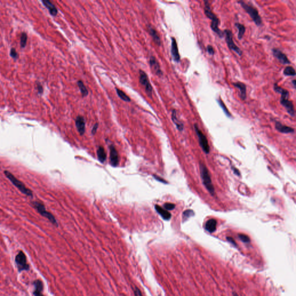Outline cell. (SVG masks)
<instances>
[{"instance_id":"cell-15","label":"cell","mask_w":296,"mask_h":296,"mask_svg":"<svg viewBox=\"0 0 296 296\" xmlns=\"http://www.w3.org/2000/svg\"><path fill=\"white\" fill-rule=\"evenodd\" d=\"M75 125L78 131L81 135L85 132V120L82 116H78L75 120Z\"/></svg>"},{"instance_id":"cell-2","label":"cell","mask_w":296,"mask_h":296,"mask_svg":"<svg viewBox=\"0 0 296 296\" xmlns=\"http://www.w3.org/2000/svg\"><path fill=\"white\" fill-rule=\"evenodd\" d=\"M205 7H204V12L205 15L207 16L209 19H210L211 21V27L212 30L216 33L220 38H222L223 37V33L220 31V30L219 28V20L215 15L214 13L212 12L211 10L210 5L209 4V2L208 1H205Z\"/></svg>"},{"instance_id":"cell-11","label":"cell","mask_w":296,"mask_h":296,"mask_svg":"<svg viewBox=\"0 0 296 296\" xmlns=\"http://www.w3.org/2000/svg\"><path fill=\"white\" fill-rule=\"evenodd\" d=\"M272 54L274 56L280 61V63L283 65H288L290 64L291 62L289 60L288 57L286 54H284L283 52H282L280 50L276 48L272 49Z\"/></svg>"},{"instance_id":"cell-39","label":"cell","mask_w":296,"mask_h":296,"mask_svg":"<svg viewBox=\"0 0 296 296\" xmlns=\"http://www.w3.org/2000/svg\"><path fill=\"white\" fill-rule=\"evenodd\" d=\"M98 127V123H96V124L94 125L93 129H92V134H96V131H97V130Z\"/></svg>"},{"instance_id":"cell-18","label":"cell","mask_w":296,"mask_h":296,"mask_svg":"<svg viewBox=\"0 0 296 296\" xmlns=\"http://www.w3.org/2000/svg\"><path fill=\"white\" fill-rule=\"evenodd\" d=\"M275 128L278 131H280V133H284V134L292 133L294 132V129L293 128L289 126L283 125L282 123H280L279 122H276Z\"/></svg>"},{"instance_id":"cell-8","label":"cell","mask_w":296,"mask_h":296,"mask_svg":"<svg viewBox=\"0 0 296 296\" xmlns=\"http://www.w3.org/2000/svg\"><path fill=\"white\" fill-rule=\"evenodd\" d=\"M224 34L225 35L226 41L227 46L231 50L235 52L239 56H241L242 54V52L237 45H235L233 38V34L230 30H225L224 31Z\"/></svg>"},{"instance_id":"cell-28","label":"cell","mask_w":296,"mask_h":296,"mask_svg":"<svg viewBox=\"0 0 296 296\" xmlns=\"http://www.w3.org/2000/svg\"><path fill=\"white\" fill-rule=\"evenodd\" d=\"M284 74L285 76H295L296 71L291 66H287L284 69Z\"/></svg>"},{"instance_id":"cell-32","label":"cell","mask_w":296,"mask_h":296,"mask_svg":"<svg viewBox=\"0 0 296 296\" xmlns=\"http://www.w3.org/2000/svg\"><path fill=\"white\" fill-rule=\"evenodd\" d=\"M238 237H239V239H241L242 242H245V243H249L250 242V238L247 237V235L241 234L238 235Z\"/></svg>"},{"instance_id":"cell-10","label":"cell","mask_w":296,"mask_h":296,"mask_svg":"<svg viewBox=\"0 0 296 296\" xmlns=\"http://www.w3.org/2000/svg\"><path fill=\"white\" fill-rule=\"evenodd\" d=\"M139 82L140 83L145 87V91L149 97H152L153 89L150 85V82L149 81L148 77L143 71L139 70Z\"/></svg>"},{"instance_id":"cell-21","label":"cell","mask_w":296,"mask_h":296,"mask_svg":"<svg viewBox=\"0 0 296 296\" xmlns=\"http://www.w3.org/2000/svg\"><path fill=\"white\" fill-rule=\"evenodd\" d=\"M42 2L45 7L48 9L49 12H50L51 15L54 16L57 15V12H58L57 8L50 1H48V0H45V1L43 0Z\"/></svg>"},{"instance_id":"cell-31","label":"cell","mask_w":296,"mask_h":296,"mask_svg":"<svg viewBox=\"0 0 296 296\" xmlns=\"http://www.w3.org/2000/svg\"><path fill=\"white\" fill-rule=\"evenodd\" d=\"M194 214H195V213L192 210H190V209L186 210V211H185L183 214V219L185 220H186L187 219L190 218L191 216H193Z\"/></svg>"},{"instance_id":"cell-30","label":"cell","mask_w":296,"mask_h":296,"mask_svg":"<svg viewBox=\"0 0 296 296\" xmlns=\"http://www.w3.org/2000/svg\"><path fill=\"white\" fill-rule=\"evenodd\" d=\"M27 34L25 33H23L21 35V47L25 48L26 45L27 44Z\"/></svg>"},{"instance_id":"cell-34","label":"cell","mask_w":296,"mask_h":296,"mask_svg":"<svg viewBox=\"0 0 296 296\" xmlns=\"http://www.w3.org/2000/svg\"><path fill=\"white\" fill-rule=\"evenodd\" d=\"M164 207L166 209V210L171 211V210H172V209H174L175 205V204H172V203H166L164 205Z\"/></svg>"},{"instance_id":"cell-9","label":"cell","mask_w":296,"mask_h":296,"mask_svg":"<svg viewBox=\"0 0 296 296\" xmlns=\"http://www.w3.org/2000/svg\"><path fill=\"white\" fill-rule=\"evenodd\" d=\"M194 126H195V132H196V134L199 137V143H200V146L202 148L203 151L205 153H207V154L209 153L210 149H209V146L208 142V140H207L205 135L203 134L201 130L199 129V128L197 125H195Z\"/></svg>"},{"instance_id":"cell-35","label":"cell","mask_w":296,"mask_h":296,"mask_svg":"<svg viewBox=\"0 0 296 296\" xmlns=\"http://www.w3.org/2000/svg\"><path fill=\"white\" fill-rule=\"evenodd\" d=\"M207 52L208 53V54H210L211 56H213V55L215 54L214 49L213 47H212L211 45H208V46H207Z\"/></svg>"},{"instance_id":"cell-17","label":"cell","mask_w":296,"mask_h":296,"mask_svg":"<svg viewBox=\"0 0 296 296\" xmlns=\"http://www.w3.org/2000/svg\"><path fill=\"white\" fill-rule=\"evenodd\" d=\"M33 285L34 286V290L33 294L35 296H44L42 294V291L44 289V285L42 282L40 280H35L33 282Z\"/></svg>"},{"instance_id":"cell-37","label":"cell","mask_w":296,"mask_h":296,"mask_svg":"<svg viewBox=\"0 0 296 296\" xmlns=\"http://www.w3.org/2000/svg\"><path fill=\"white\" fill-rule=\"evenodd\" d=\"M134 295L135 296H143L141 290L137 288H135L134 289Z\"/></svg>"},{"instance_id":"cell-3","label":"cell","mask_w":296,"mask_h":296,"mask_svg":"<svg viewBox=\"0 0 296 296\" xmlns=\"http://www.w3.org/2000/svg\"><path fill=\"white\" fill-rule=\"evenodd\" d=\"M4 173L5 175L7 176V178L9 180L12 182L13 185L15 186L17 188L21 191L23 194L26 195L27 196H30L31 197H33V191L26 186L23 183L21 182V181L19 180L18 179L16 178V177H15L11 172L6 170L4 171Z\"/></svg>"},{"instance_id":"cell-38","label":"cell","mask_w":296,"mask_h":296,"mask_svg":"<svg viewBox=\"0 0 296 296\" xmlns=\"http://www.w3.org/2000/svg\"><path fill=\"white\" fill-rule=\"evenodd\" d=\"M153 176H154V179H156L157 181H158L159 182L163 183H167V182L164 179L162 178L161 177H159V176H157V175H153Z\"/></svg>"},{"instance_id":"cell-4","label":"cell","mask_w":296,"mask_h":296,"mask_svg":"<svg viewBox=\"0 0 296 296\" xmlns=\"http://www.w3.org/2000/svg\"><path fill=\"white\" fill-rule=\"evenodd\" d=\"M201 176L203 181V184L207 188L208 191L211 193V195H214L215 189L212 183L211 176L206 166L204 164H201L200 166Z\"/></svg>"},{"instance_id":"cell-40","label":"cell","mask_w":296,"mask_h":296,"mask_svg":"<svg viewBox=\"0 0 296 296\" xmlns=\"http://www.w3.org/2000/svg\"><path fill=\"white\" fill-rule=\"evenodd\" d=\"M232 168H233V170L234 171V172L235 175H237L238 176H240V172H239V170L238 169L234 168V167H233Z\"/></svg>"},{"instance_id":"cell-20","label":"cell","mask_w":296,"mask_h":296,"mask_svg":"<svg viewBox=\"0 0 296 296\" xmlns=\"http://www.w3.org/2000/svg\"><path fill=\"white\" fill-rule=\"evenodd\" d=\"M155 209L164 220H170L171 219V214L166 209H163L162 207L159 206L158 205H156L155 206Z\"/></svg>"},{"instance_id":"cell-33","label":"cell","mask_w":296,"mask_h":296,"mask_svg":"<svg viewBox=\"0 0 296 296\" xmlns=\"http://www.w3.org/2000/svg\"><path fill=\"white\" fill-rule=\"evenodd\" d=\"M10 56L14 59H17L19 57V54L15 48H12L10 50Z\"/></svg>"},{"instance_id":"cell-25","label":"cell","mask_w":296,"mask_h":296,"mask_svg":"<svg viewBox=\"0 0 296 296\" xmlns=\"http://www.w3.org/2000/svg\"><path fill=\"white\" fill-rule=\"evenodd\" d=\"M235 27L238 30V38L239 40H242L245 33V27L243 25L239 23H235Z\"/></svg>"},{"instance_id":"cell-5","label":"cell","mask_w":296,"mask_h":296,"mask_svg":"<svg viewBox=\"0 0 296 296\" xmlns=\"http://www.w3.org/2000/svg\"><path fill=\"white\" fill-rule=\"evenodd\" d=\"M239 3L241 5V7L244 9V10L249 14V15L251 16V19L253 20V22L255 23L256 26H259L261 25L262 19H261V17L260 16L258 11L256 9L253 7L251 5L247 4V3H245L242 1H239Z\"/></svg>"},{"instance_id":"cell-7","label":"cell","mask_w":296,"mask_h":296,"mask_svg":"<svg viewBox=\"0 0 296 296\" xmlns=\"http://www.w3.org/2000/svg\"><path fill=\"white\" fill-rule=\"evenodd\" d=\"M15 263L19 272L28 271L30 269L29 264L27 262L26 256L23 251H20L17 253L15 257Z\"/></svg>"},{"instance_id":"cell-41","label":"cell","mask_w":296,"mask_h":296,"mask_svg":"<svg viewBox=\"0 0 296 296\" xmlns=\"http://www.w3.org/2000/svg\"><path fill=\"white\" fill-rule=\"evenodd\" d=\"M227 239L228 240V241H229V242H230L231 243H232L233 244H234V245H236V243H235V241H234V239H233V238H231V237H227Z\"/></svg>"},{"instance_id":"cell-19","label":"cell","mask_w":296,"mask_h":296,"mask_svg":"<svg viewBox=\"0 0 296 296\" xmlns=\"http://www.w3.org/2000/svg\"><path fill=\"white\" fill-rule=\"evenodd\" d=\"M148 31L150 34V35L152 37L153 40H154V42L158 46H160L161 45V39H160V37L159 36V35H158L157 31L150 25L148 26Z\"/></svg>"},{"instance_id":"cell-23","label":"cell","mask_w":296,"mask_h":296,"mask_svg":"<svg viewBox=\"0 0 296 296\" xmlns=\"http://www.w3.org/2000/svg\"><path fill=\"white\" fill-rule=\"evenodd\" d=\"M172 120L173 122L174 123L175 125L176 126V127L177 129H178L179 131H182L183 130V128H184V126H183V125L182 123H181V122L179 121L178 118L176 117V110H172Z\"/></svg>"},{"instance_id":"cell-6","label":"cell","mask_w":296,"mask_h":296,"mask_svg":"<svg viewBox=\"0 0 296 296\" xmlns=\"http://www.w3.org/2000/svg\"><path fill=\"white\" fill-rule=\"evenodd\" d=\"M33 207L37 210V212L42 216L45 217V218L48 219L50 222L53 224V225L58 226V223L55 217L51 213L46 210L45 205L44 204L40 201H34L33 202Z\"/></svg>"},{"instance_id":"cell-42","label":"cell","mask_w":296,"mask_h":296,"mask_svg":"<svg viewBox=\"0 0 296 296\" xmlns=\"http://www.w3.org/2000/svg\"><path fill=\"white\" fill-rule=\"evenodd\" d=\"M296 80H293V81H292V83H293V85H294V87L295 89H296Z\"/></svg>"},{"instance_id":"cell-27","label":"cell","mask_w":296,"mask_h":296,"mask_svg":"<svg viewBox=\"0 0 296 296\" xmlns=\"http://www.w3.org/2000/svg\"><path fill=\"white\" fill-rule=\"evenodd\" d=\"M217 102H218L219 106L221 107V108L223 110V112H224V114H226V115L227 116V117H229V118L231 117V115L230 112H229V110L227 109L226 106H225V104H224V102L221 100L220 98L219 97V99L217 100Z\"/></svg>"},{"instance_id":"cell-22","label":"cell","mask_w":296,"mask_h":296,"mask_svg":"<svg viewBox=\"0 0 296 296\" xmlns=\"http://www.w3.org/2000/svg\"><path fill=\"white\" fill-rule=\"evenodd\" d=\"M216 224H217V222L215 219H209L205 223V228L206 230L208 232L213 233L216 229Z\"/></svg>"},{"instance_id":"cell-16","label":"cell","mask_w":296,"mask_h":296,"mask_svg":"<svg viewBox=\"0 0 296 296\" xmlns=\"http://www.w3.org/2000/svg\"><path fill=\"white\" fill-rule=\"evenodd\" d=\"M233 85L238 88L239 90V97L242 100H245L247 98V86L242 82L233 83Z\"/></svg>"},{"instance_id":"cell-24","label":"cell","mask_w":296,"mask_h":296,"mask_svg":"<svg viewBox=\"0 0 296 296\" xmlns=\"http://www.w3.org/2000/svg\"><path fill=\"white\" fill-rule=\"evenodd\" d=\"M97 157L98 160L100 162H104L106 158V153L104 148L102 146H100L97 149Z\"/></svg>"},{"instance_id":"cell-29","label":"cell","mask_w":296,"mask_h":296,"mask_svg":"<svg viewBox=\"0 0 296 296\" xmlns=\"http://www.w3.org/2000/svg\"><path fill=\"white\" fill-rule=\"evenodd\" d=\"M116 90L117 94L119 96V97L123 101L126 102H130L131 101L130 98L124 92H123L122 90L119 89H116Z\"/></svg>"},{"instance_id":"cell-43","label":"cell","mask_w":296,"mask_h":296,"mask_svg":"<svg viewBox=\"0 0 296 296\" xmlns=\"http://www.w3.org/2000/svg\"><path fill=\"white\" fill-rule=\"evenodd\" d=\"M233 294H234V296H238L237 295V294H236V293H234Z\"/></svg>"},{"instance_id":"cell-1","label":"cell","mask_w":296,"mask_h":296,"mask_svg":"<svg viewBox=\"0 0 296 296\" xmlns=\"http://www.w3.org/2000/svg\"><path fill=\"white\" fill-rule=\"evenodd\" d=\"M274 89L276 93L280 94V104L284 106L285 109L287 110L288 114L290 116H294L295 115V111L294 109L293 104L291 101L289 100V93L287 90L284 89L278 85L276 83L274 84Z\"/></svg>"},{"instance_id":"cell-14","label":"cell","mask_w":296,"mask_h":296,"mask_svg":"<svg viewBox=\"0 0 296 296\" xmlns=\"http://www.w3.org/2000/svg\"><path fill=\"white\" fill-rule=\"evenodd\" d=\"M171 54L172 57L174 59V60L175 62L178 63L181 60V57L180 54L179 53L178 48V45L177 42L175 40V38L174 37L171 38Z\"/></svg>"},{"instance_id":"cell-36","label":"cell","mask_w":296,"mask_h":296,"mask_svg":"<svg viewBox=\"0 0 296 296\" xmlns=\"http://www.w3.org/2000/svg\"><path fill=\"white\" fill-rule=\"evenodd\" d=\"M37 90H38V93L40 94L42 93H43V91H44L42 86L41 85V84H40V83H39V82L37 83Z\"/></svg>"},{"instance_id":"cell-13","label":"cell","mask_w":296,"mask_h":296,"mask_svg":"<svg viewBox=\"0 0 296 296\" xmlns=\"http://www.w3.org/2000/svg\"><path fill=\"white\" fill-rule=\"evenodd\" d=\"M150 68L154 72V73L158 75V77H161L162 75V72L160 69V66L158 63V61L156 57L154 56H151L149 60Z\"/></svg>"},{"instance_id":"cell-26","label":"cell","mask_w":296,"mask_h":296,"mask_svg":"<svg viewBox=\"0 0 296 296\" xmlns=\"http://www.w3.org/2000/svg\"><path fill=\"white\" fill-rule=\"evenodd\" d=\"M78 86L79 88V89L81 90V92L82 95V97H86L88 95V90L87 89V88L84 85L83 82L82 81H79L78 82Z\"/></svg>"},{"instance_id":"cell-12","label":"cell","mask_w":296,"mask_h":296,"mask_svg":"<svg viewBox=\"0 0 296 296\" xmlns=\"http://www.w3.org/2000/svg\"><path fill=\"white\" fill-rule=\"evenodd\" d=\"M110 162L112 166H118L119 162V156L118 151L115 148V146L111 145L110 147Z\"/></svg>"}]
</instances>
